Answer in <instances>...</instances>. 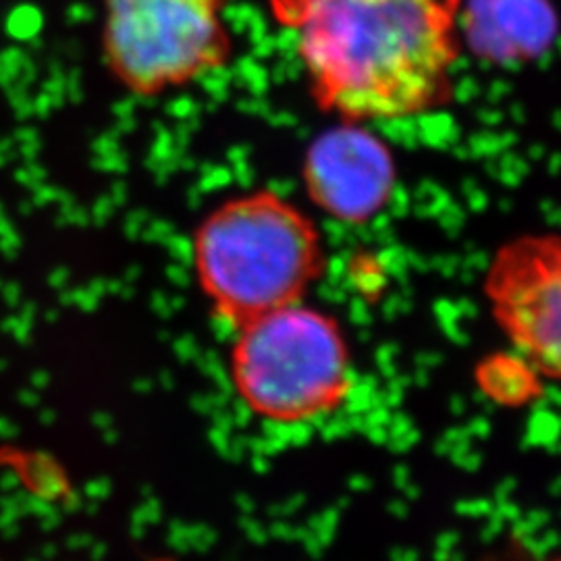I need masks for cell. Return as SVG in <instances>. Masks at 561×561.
<instances>
[{
	"instance_id": "1",
	"label": "cell",
	"mask_w": 561,
	"mask_h": 561,
	"mask_svg": "<svg viewBox=\"0 0 561 561\" xmlns=\"http://www.w3.org/2000/svg\"><path fill=\"white\" fill-rule=\"evenodd\" d=\"M312 94L347 121H396L449 99L458 60L445 0H268Z\"/></svg>"
},
{
	"instance_id": "2",
	"label": "cell",
	"mask_w": 561,
	"mask_h": 561,
	"mask_svg": "<svg viewBox=\"0 0 561 561\" xmlns=\"http://www.w3.org/2000/svg\"><path fill=\"white\" fill-rule=\"evenodd\" d=\"M192 264L215 317L238 329L304 300L321 277V236L277 192H248L202 219L192 240Z\"/></svg>"
},
{
	"instance_id": "3",
	"label": "cell",
	"mask_w": 561,
	"mask_h": 561,
	"mask_svg": "<svg viewBox=\"0 0 561 561\" xmlns=\"http://www.w3.org/2000/svg\"><path fill=\"white\" fill-rule=\"evenodd\" d=\"M229 375L245 408L279 424L333 412L352 387L350 350L340 324L301 301L236 329Z\"/></svg>"
},
{
	"instance_id": "4",
	"label": "cell",
	"mask_w": 561,
	"mask_h": 561,
	"mask_svg": "<svg viewBox=\"0 0 561 561\" xmlns=\"http://www.w3.org/2000/svg\"><path fill=\"white\" fill-rule=\"evenodd\" d=\"M229 0H104V59L136 96L154 99L225 67Z\"/></svg>"
},
{
	"instance_id": "5",
	"label": "cell",
	"mask_w": 561,
	"mask_h": 561,
	"mask_svg": "<svg viewBox=\"0 0 561 561\" xmlns=\"http://www.w3.org/2000/svg\"><path fill=\"white\" fill-rule=\"evenodd\" d=\"M495 321L526 360L561 382V238L512 241L489 268Z\"/></svg>"
},
{
	"instance_id": "6",
	"label": "cell",
	"mask_w": 561,
	"mask_h": 561,
	"mask_svg": "<svg viewBox=\"0 0 561 561\" xmlns=\"http://www.w3.org/2000/svg\"><path fill=\"white\" fill-rule=\"evenodd\" d=\"M306 185L331 215L362 221L381 208L391 192V161L360 131H331L306 157Z\"/></svg>"
},
{
	"instance_id": "7",
	"label": "cell",
	"mask_w": 561,
	"mask_h": 561,
	"mask_svg": "<svg viewBox=\"0 0 561 561\" xmlns=\"http://www.w3.org/2000/svg\"><path fill=\"white\" fill-rule=\"evenodd\" d=\"M468 32L491 55H530L551 41L556 15L547 0H470Z\"/></svg>"
}]
</instances>
